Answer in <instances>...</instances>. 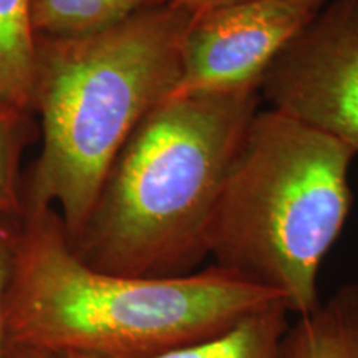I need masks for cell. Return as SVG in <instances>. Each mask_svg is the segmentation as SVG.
Wrapping results in <instances>:
<instances>
[{"mask_svg":"<svg viewBox=\"0 0 358 358\" xmlns=\"http://www.w3.org/2000/svg\"><path fill=\"white\" fill-rule=\"evenodd\" d=\"M277 301L284 299L214 266L181 277L96 271L75 256L60 214L47 208L20 217L7 342L65 357L153 358Z\"/></svg>","mask_w":358,"mask_h":358,"instance_id":"cell-1","label":"cell"},{"mask_svg":"<svg viewBox=\"0 0 358 358\" xmlns=\"http://www.w3.org/2000/svg\"><path fill=\"white\" fill-rule=\"evenodd\" d=\"M259 88L169 95L134 128L103 179L80 261L128 277H181L208 259L216 206L261 105Z\"/></svg>","mask_w":358,"mask_h":358,"instance_id":"cell-2","label":"cell"},{"mask_svg":"<svg viewBox=\"0 0 358 358\" xmlns=\"http://www.w3.org/2000/svg\"><path fill=\"white\" fill-rule=\"evenodd\" d=\"M191 15L166 3L98 32L37 35L32 113L42 146L24 213L57 209L69 241L77 237L116 155L176 90Z\"/></svg>","mask_w":358,"mask_h":358,"instance_id":"cell-3","label":"cell"},{"mask_svg":"<svg viewBox=\"0 0 358 358\" xmlns=\"http://www.w3.org/2000/svg\"><path fill=\"white\" fill-rule=\"evenodd\" d=\"M350 148L275 110L257 111L214 211V267L272 290L297 319L352 209Z\"/></svg>","mask_w":358,"mask_h":358,"instance_id":"cell-4","label":"cell"},{"mask_svg":"<svg viewBox=\"0 0 358 358\" xmlns=\"http://www.w3.org/2000/svg\"><path fill=\"white\" fill-rule=\"evenodd\" d=\"M261 98L358 155V0H329L264 75Z\"/></svg>","mask_w":358,"mask_h":358,"instance_id":"cell-5","label":"cell"},{"mask_svg":"<svg viewBox=\"0 0 358 358\" xmlns=\"http://www.w3.org/2000/svg\"><path fill=\"white\" fill-rule=\"evenodd\" d=\"M329 0H249L191 15L173 95L261 88L264 75Z\"/></svg>","mask_w":358,"mask_h":358,"instance_id":"cell-6","label":"cell"},{"mask_svg":"<svg viewBox=\"0 0 358 358\" xmlns=\"http://www.w3.org/2000/svg\"><path fill=\"white\" fill-rule=\"evenodd\" d=\"M284 358H358V284H345L289 327Z\"/></svg>","mask_w":358,"mask_h":358,"instance_id":"cell-7","label":"cell"},{"mask_svg":"<svg viewBox=\"0 0 358 358\" xmlns=\"http://www.w3.org/2000/svg\"><path fill=\"white\" fill-rule=\"evenodd\" d=\"M289 327L287 307L277 301L248 313L211 337L153 358H284Z\"/></svg>","mask_w":358,"mask_h":358,"instance_id":"cell-8","label":"cell"},{"mask_svg":"<svg viewBox=\"0 0 358 358\" xmlns=\"http://www.w3.org/2000/svg\"><path fill=\"white\" fill-rule=\"evenodd\" d=\"M35 70L32 0H0V110L34 115Z\"/></svg>","mask_w":358,"mask_h":358,"instance_id":"cell-9","label":"cell"},{"mask_svg":"<svg viewBox=\"0 0 358 358\" xmlns=\"http://www.w3.org/2000/svg\"><path fill=\"white\" fill-rule=\"evenodd\" d=\"M166 3L169 0H32V20L42 37H75Z\"/></svg>","mask_w":358,"mask_h":358,"instance_id":"cell-10","label":"cell"},{"mask_svg":"<svg viewBox=\"0 0 358 358\" xmlns=\"http://www.w3.org/2000/svg\"><path fill=\"white\" fill-rule=\"evenodd\" d=\"M30 133V115L0 110V216L22 217L20 161Z\"/></svg>","mask_w":358,"mask_h":358,"instance_id":"cell-11","label":"cell"},{"mask_svg":"<svg viewBox=\"0 0 358 358\" xmlns=\"http://www.w3.org/2000/svg\"><path fill=\"white\" fill-rule=\"evenodd\" d=\"M19 226L20 217L0 216V358H6L8 345L6 329V299L8 282H10Z\"/></svg>","mask_w":358,"mask_h":358,"instance_id":"cell-12","label":"cell"},{"mask_svg":"<svg viewBox=\"0 0 358 358\" xmlns=\"http://www.w3.org/2000/svg\"><path fill=\"white\" fill-rule=\"evenodd\" d=\"M239 2H249V0H169V3L185 8V10L191 13L208 10V8H213V7L229 6V3H239Z\"/></svg>","mask_w":358,"mask_h":358,"instance_id":"cell-13","label":"cell"},{"mask_svg":"<svg viewBox=\"0 0 358 358\" xmlns=\"http://www.w3.org/2000/svg\"><path fill=\"white\" fill-rule=\"evenodd\" d=\"M6 358H77V357H65V355H58V353H50V352L37 350V348L12 345V343H8Z\"/></svg>","mask_w":358,"mask_h":358,"instance_id":"cell-14","label":"cell"}]
</instances>
